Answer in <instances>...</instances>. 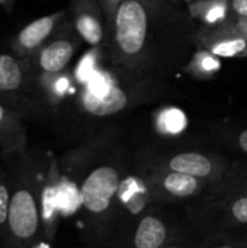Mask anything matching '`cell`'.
I'll return each instance as SVG.
<instances>
[{
    "label": "cell",
    "instance_id": "1",
    "mask_svg": "<svg viewBox=\"0 0 247 248\" xmlns=\"http://www.w3.org/2000/svg\"><path fill=\"white\" fill-rule=\"evenodd\" d=\"M199 25L170 0H122L108 38V62L166 81L183 71Z\"/></svg>",
    "mask_w": 247,
    "mask_h": 248
},
{
    "label": "cell",
    "instance_id": "2",
    "mask_svg": "<svg viewBox=\"0 0 247 248\" xmlns=\"http://www.w3.org/2000/svg\"><path fill=\"white\" fill-rule=\"evenodd\" d=\"M163 94L165 81L108 62L84 81L79 108L89 116L106 118L160 99Z\"/></svg>",
    "mask_w": 247,
    "mask_h": 248
},
{
    "label": "cell",
    "instance_id": "3",
    "mask_svg": "<svg viewBox=\"0 0 247 248\" xmlns=\"http://www.w3.org/2000/svg\"><path fill=\"white\" fill-rule=\"evenodd\" d=\"M7 167L12 180L10 208L3 247L31 248L44 235L42 177L35 161L26 154L12 158Z\"/></svg>",
    "mask_w": 247,
    "mask_h": 248
},
{
    "label": "cell",
    "instance_id": "4",
    "mask_svg": "<svg viewBox=\"0 0 247 248\" xmlns=\"http://www.w3.org/2000/svg\"><path fill=\"white\" fill-rule=\"evenodd\" d=\"M82 42L83 41L71 20L66 19L42 48L31 58L32 67L39 74L63 73L67 70Z\"/></svg>",
    "mask_w": 247,
    "mask_h": 248
},
{
    "label": "cell",
    "instance_id": "5",
    "mask_svg": "<svg viewBox=\"0 0 247 248\" xmlns=\"http://www.w3.org/2000/svg\"><path fill=\"white\" fill-rule=\"evenodd\" d=\"M119 173L109 164L95 167L80 185V202L86 214L100 217L106 214L119 189Z\"/></svg>",
    "mask_w": 247,
    "mask_h": 248
},
{
    "label": "cell",
    "instance_id": "6",
    "mask_svg": "<svg viewBox=\"0 0 247 248\" xmlns=\"http://www.w3.org/2000/svg\"><path fill=\"white\" fill-rule=\"evenodd\" d=\"M70 16L84 44L106 51L108 28L99 0H70Z\"/></svg>",
    "mask_w": 247,
    "mask_h": 248
},
{
    "label": "cell",
    "instance_id": "7",
    "mask_svg": "<svg viewBox=\"0 0 247 248\" xmlns=\"http://www.w3.org/2000/svg\"><path fill=\"white\" fill-rule=\"evenodd\" d=\"M66 19L67 10H58L33 19L26 26H23L13 38L10 45L12 54L19 58L31 60Z\"/></svg>",
    "mask_w": 247,
    "mask_h": 248
},
{
    "label": "cell",
    "instance_id": "8",
    "mask_svg": "<svg viewBox=\"0 0 247 248\" xmlns=\"http://www.w3.org/2000/svg\"><path fill=\"white\" fill-rule=\"evenodd\" d=\"M197 46L205 48L220 58L247 57V39L237 31L233 19L217 26H199Z\"/></svg>",
    "mask_w": 247,
    "mask_h": 248
},
{
    "label": "cell",
    "instance_id": "9",
    "mask_svg": "<svg viewBox=\"0 0 247 248\" xmlns=\"http://www.w3.org/2000/svg\"><path fill=\"white\" fill-rule=\"evenodd\" d=\"M0 153L12 158L26 153V128L22 113L0 102Z\"/></svg>",
    "mask_w": 247,
    "mask_h": 248
},
{
    "label": "cell",
    "instance_id": "10",
    "mask_svg": "<svg viewBox=\"0 0 247 248\" xmlns=\"http://www.w3.org/2000/svg\"><path fill=\"white\" fill-rule=\"evenodd\" d=\"M31 60L13 54H0V97L17 94L28 83Z\"/></svg>",
    "mask_w": 247,
    "mask_h": 248
},
{
    "label": "cell",
    "instance_id": "11",
    "mask_svg": "<svg viewBox=\"0 0 247 248\" xmlns=\"http://www.w3.org/2000/svg\"><path fill=\"white\" fill-rule=\"evenodd\" d=\"M186 9L199 26H217L233 19L230 0H191Z\"/></svg>",
    "mask_w": 247,
    "mask_h": 248
},
{
    "label": "cell",
    "instance_id": "12",
    "mask_svg": "<svg viewBox=\"0 0 247 248\" xmlns=\"http://www.w3.org/2000/svg\"><path fill=\"white\" fill-rule=\"evenodd\" d=\"M167 170L185 173L198 179H207L210 177L215 170L214 160L202 153L198 151H185L173 154L167 163Z\"/></svg>",
    "mask_w": 247,
    "mask_h": 248
},
{
    "label": "cell",
    "instance_id": "13",
    "mask_svg": "<svg viewBox=\"0 0 247 248\" xmlns=\"http://www.w3.org/2000/svg\"><path fill=\"white\" fill-rule=\"evenodd\" d=\"M223 67L221 58L205 48L197 46L183 71L198 81H208L214 78Z\"/></svg>",
    "mask_w": 247,
    "mask_h": 248
},
{
    "label": "cell",
    "instance_id": "14",
    "mask_svg": "<svg viewBox=\"0 0 247 248\" xmlns=\"http://www.w3.org/2000/svg\"><path fill=\"white\" fill-rule=\"evenodd\" d=\"M167 238L166 225L156 217H144L135 230V248H162Z\"/></svg>",
    "mask_w": 247,
    "mask_h": 248
},
{
    "label": "cell",
    "instance_id": "15",
    "mask_svg": "<svg viewBox=\"0 0 247 248\" xmlns=\"http://www.w3.org/2000/svg\"><path fill=\"white\" fill-rule=\"evenodd\" d=\"M162 186L172 196L188 198V196H192L198 190L199 179L189 176V174H185V173L169 170L162 177Z\"/></svg>",
    "mask_w": 247,
    "mask_h": 248
},
{
    "label": "cell",
    "instance_id": "16",
    "mask_svg": "<svg viewBox=\"0 0 247 248\" xmlns=\"http://www.w3.org/2000/svg\"><path fill=\"white\" fill-rule=\"evenodd\" d=\"M154 124L162 134L176 135L186 128L188 119H186V115L181 109L175 106H166L156 112Z\"/></svg>",
    "mask_w": 247,
    "mask_h": 248
},
{
    "label": "cell",
    "instance_id": "17",
    "mask_svg": "<svg viewBox=\"0 0 247 248\" xmlns=\"http://www.w3.org/2000/svg\"><path fill=\"white\" fill-rule=\"evenodd\" d=\"M41 81L52 103L63 100L73 87V76L67 70L57 74H41Z\"/></svg>",
    "mask_w": 247,
    "mask_h": 248
},
{
    "label": "cell",
    "instance_id": "18",
    "mask_svg": "<svg viewBox=\"0 0 247 248\" xmlns=\"http://www.w3.org/2000/svg\"><path fill=\"white\" fill-rule=\"evenodd\" d=\"M10 193H12V180L9 169L0 167V247L4 246L7 221H9V208H10Z\"/></svg>",
    "mask_w": 247,
    "mask_h": 248
},
{
    "label": "cell",
    "instance_id": "19",
    "mask_svg": "<svg viewBox=\"0 0 247 248\" xmlns=\"http://www.w3.org/2000/svg\"><path fill=\"white\" fill-rule=\"evenodd\" d=\"M121 1L122 0H99L100 7H102L103 15H105V22H106V28H108V38H109V32L114 26L116 13L119 10Z\"/></svg>",
    "mask_w": 247,
    "mask_h": 248
},
{
    "label": "cell",
    "instance_id": "20",
    "mask_svg": "<svg viewBox=\"0 0 247 248\" xmlns=\"http://www.w3.org/2000/svg\"><path fill=\"white\" fill-rule=\"evenodd\" d=\"M231 214L236 221L247 224V196L237 199L231 206Z\"/></svg>",
    "mask_w": 247,
    "mask_h": 248
},
{
    "label": "cell",
    "instance_id": "21",
    "mask_svg": "<svg viewBox=\"0 0 247 248\" xmlns=\"http://www.w3.org/2000/svg\"><path fill=\"white\" fill-rule=\"evenodd\" d=\"M230 7L234 16L247 17V0H230Z\"/></svg>",
    "mask_w": 247,
    "mask_h": 248
},
{
    "label": "cell",
    "instance_id": "22",
    "mask_svg": "<svg viewBox=\"0 0 247 248\" xmlns=\"http://www.w3.org/2000/svg\"><path fill=\"white\" fill-rule=\"evenodd\" d=\"M233 22H234L237 31L243 35V38L247 39V17H245V16H233Z\"/></svg>",
    "mask_w": 247,
    "mask_h": 248
},
{
    "label": "cell",
    "instance_id": "23",
    "mask_svg": "<svg viewBox=\"0 0 247 248\" xmlns=\"http://www.w3.org/2000/svg\"><path fill=\"white\" fill-rule=\"evenodd\" d=\"M237 142H239L240 150L247 154V129L240 132V135H239V138H237Z\"/></svg>",
    "mask_w": 247,
    "mask_h": 248
},
{
    "label": "cell",
    "instance_id": "24",
    "mask_svg": "<svg viewBox=\"0 0 247 248\" xmlns=\"http://www.w3.org/2000/svg\"><path fill=\"white\" fill-rule=\"evenodd\" d=\"M12 1H13V0H0V4H1L3 7L7 9V7H10V3H12Z\"/></svg>",
    "mask_w": 247,
    "mask_h": 248
},
{
    "label": "cell",
    "instance_id": "25",
    "mask_svg": "<svg viewBox=\"0 0 247 248\" xmlns=\"http://www.w3.org/2000/svg\"><path fill=\"white\" fill-rule=\"evenodd\" d=\"M170 1H175L178 4H183V3H189L191 0H170Z\"/></svg>",
    "mask_w": 247,
    "mask_h": 248
},
{
    "label": "cell",
    "instance_id": "26",
    "mask_svg": "<svg viewBox=\"0 0 247 248\" xmlns=\"http://www.w3.org/2000/svg\"><path fill=\"white\" fill-rule=\"evenodd\" d=\"M218 248H233V247H218Z\"/></svg>",
    "mask_w": 247,
    "mask_h": 248
},
{
    "label": "cell",
    "instance_id": "27",
    "mask_svg": "<svg viewBox=\"0 0 247 248\" xmlns=\"http://www.w3.org/2000/svg\"><path fill=\"white\" fill-rule=\"evenodd\" d=\"M162 248H175V247H162Z\"/></svg>",
    "mask_w": 247,
    "mask_h": 248
},
{
    "label": "cell",
    "instance_id": "28",
    "mask_svg": "<svg viewBox=\"0 0 247 248\" xmlns=\"http://www.w3.org/2000/svg\"><path fill=\"white\" fill-rule=\"evenodd\" d=\"M0 248H9V247H0ZM31 248H32V247H31Z\"/></svg>",
    "mask_w": 247,
    "mask_h": 248
}]
</instances>
